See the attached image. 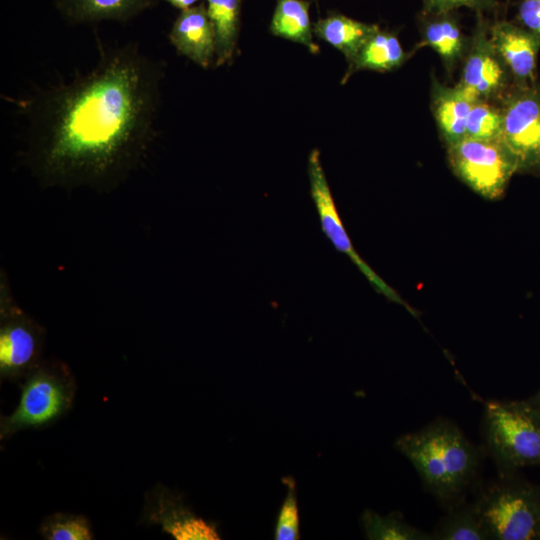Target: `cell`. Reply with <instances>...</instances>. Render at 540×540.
<instances>
[{"instance_id":"cell-19","label":"cell","mask_w":540,"mask_h":540,"mask_svg":"<svg viewBox=\"0 0 540 540\" xmlns=\"http://www.w3.org/2000/svg\"><path fill=\"white\" fill-rule=\"evenodd\" d=\"M216 37L215 66L230 64L238 51L242 0H205Z\"/></svg>"},{"instance_id":"cell-13","label":"cell","mask_w":540,"mask_h":540,"mask_svg":"<svg viewBox=\"0 0 540 540\" xmlns=\"http://www.w3.org/2000/svg\"><path fill=\"white\" fill-rule=\"evenodd\" d=\"M168 38L179 54L198 66H215L216 37L204 3L180 11Z\"/></svg>"},{"instance_id":"cell-15","label":"cell","mask_w":540,"mask_h":540,"mask_svg":"<svg viewBox=\"0 0 540 540\" xmlns=\"http://www.w3.org/2000/svg\"><path fill=\"white\" fill-rule=\"evenodd\" d=\"M153 0H56L61 16L73 24L127 21L151 6Z\"/></svg>"},{"instance_id":"cell-12","label":"cell","mask_w":540,"mask_h":540,"mask_svg":"<svg viewBox=\"0 0 540 540\" xmlns=\"http://www.w3.org/2000/svg\"><path fill=\"white\" fill-rule=\"evenodd\" d=\"M488 33L495 51L514 78L515 85L536 83L540 35L504 20L492 24Z\"/></svg>"},{"instance_id":"cell-3","label":"cell","mask_w":540,"mask_h":540,"mask_svg":"<svg viewBox=\"0 0 540 540\" xmlns=\"http://www.w3.org/2000/svg\"><path fill=\"white\" fill-rule=\"evenodd\" d=\"M482 434L499 475L540 466V408L529 399L486 401Z\"/></svg>"},{"instance_id":"cell-18","label":"cell","mask_w":540,"mask_h":540,"mask_svg":"<svg viewBox=\"0 0 540 540\" xmlns=\"http://www.w3.org/2000/svg\"><path fill=\"white\" fill-rule=\"evenodd\" d=\"M407 59L400 41L391 32L380 28L371 35L355 59L347 66L341 81L344 84L352 74L360 70L387 72L400 67Z\"/></svg>"},{"instance_id":"cell-20","label":"cell","mask_w":540,"mask_h":540,"mask_svg":"<svg viewBox=\"0 0 540 540\" xmlns=\"http://www.w3.org/2000/svg\"><path fill=\"white\" fill-rule=\"evenodd\" d=\"M427 18L423 25L422 45L436 51L446 67L451 69L460 59L465 47V39L455 18L450 13L423 15Z\"/></svg>"},{"instance_id":"cell-27","label":"cell","mask_w":540,"mask_h":540,"mask_svg":"<svg viewBox=\"0 0 540 540\" xmlns=\"http://www.w3.org/2000/svg\"><path fill=\"white\" fill-rule=\"evenodd\" d=\"M517 18L522 27L540 35V0H521Z\"/></svg>"},{"instance_id":"cell-26","label":"cell","mask_w":540,"mask_h":540,"mask_svg":"<svg viewBox=\"0 0 540 540\" xmlns=\"http://www.w3.org/2000/svg\"><path fill=\"white\" fill-rule=\"evenodd\" d=\"M496 6V0H423L422 14L439 15L451 13L461 7L483 12L493 10Z\"/></svg>"},{"instance_id":"cell-6","label":"cell","mask_w":540,"mask_h":540,"mask_svg":"<svg viewBox=\"0 0 540 540\" xmlns=\"http://www.w3.org/2000/svg\"><path fill=\"white\" fill-rule=\"evenodd\" d=\"M45 328L14 298L3 271L0 276V378L20 382L42 360Z\"/></svg>"},{"instance_id":"cell-25","label":"cell","mask_w":540,"mask_h":540,"mask_svg":"<svg viewBox=\"0 0 540 540\" xmlns=\"http://www.w3.org/2000/svg\"><path fill=\"white\" fill-rule=\"evenodd\" d=\"M287 492L280 507L274 530L276 540H297L300 538V517L294 479H283Z\"/></svg>"},{"instance_id":"cell-11","label":"cell","mask_w":540,"mask_h":540,"mask_svg":"<svg viewBox=\"0 0 540 540\" xmlns=\"http://www.w3.org/2000/svg\"><path fill=\"white\" fill-rule=\"evenodd\" d=\"M488 28L481 12H478L471 48L459 83L482 100L504 92L509 73L490 41Z\"/></svg>"},{"instance_id":"cell-29","label":"cell","mask_w":540,"mask_h":540,"mask_svg":"<svg viewBox=\"0 0 540 540\" xmlns=\"http://www.w3.org/2000/svg\"><path fill=\"white\" fill-rule=\"evenodd\" d=\"M529 400L540 408V390L536 394H534Z\"/></svg>"},{"instance_id":"cell-22","label":"cell","mask_w":540,"mask_h":540,"mask_svg":"<svg viewBox=\"0 0 540 540\" xmlns=\"http://www.w3.org/2000/svg\"><path fill=\"white\" fill-rule=\"evenodd\" d=\"M361 523L367 539L370 540H430L431 534L409 524L398 511L382 516L366 509Z\"/></svg>"},{"instance_id":"cell-4","label":"cell","mask_w":540,"mask_h":540,"mask_svg":"<svg viewBox=\"0 0 540 540\" xmlns=\"http://www.w3.org/2000/svg\"><path fill=\"white\" fill-rule=\"evenodd\" d=\"M474 502L489 540L540 539V487L517 473L480 482Z\"/></svg>"},{"instance_id":"cell-8","label":"cell","mask_w":540,"mask_h":540,"mask_svg":"<svg viewBox=\"0 0 540 540\" xmlns=\"http://www.w3.org/2000/svg\"><path fill=\"white\" fill-rule=\"evenodd\" d=\"M448 158L455 174L487 199H497L517 172L499 140L463 138L448 145Z\"/></svg>"},{"instance_id":"cell-28","label":"cell","mask_w":540,"mask_h":540,"mask_svg":"<svg viewBox=\"0 0 540 540\" xmlns=\"http://www.w3.org/2000/svg\"><path fill=\"white\" fill-rule=\"evenodd\" d=\"M165 1L171 4L172 6L180 9V11H182V10L189 9L197 5V3L200 0H165Z\"/></svg>"},{"instance_id":"cell-9","label":"cell","mask_w":540,"mask_h":540,"mask_svg":"<svg viewBox=\"0 0 540 540\" xmlns=\"http://www.w3.org/2000/svg\"><path fill=\"white\" fill-rule=\"evenodd\" d=\"M307 173L310 194L325 236L339 252L350 258L378 293L382 294L389 301L402 305L410 314L417 318V311L402 299L399 293L387 284L354 249L337 211L318 149H313L308 156Z\"/></svg>"},{"instance_id":"cell-2","label":"cell","mask_w":540,"mask_h":540,"mask_svg":"<svg viewBox=\"0 0 540 540\" xmlns=\"http://www.w3.org/2000/svg\"><path fill=\"white\" fill-rule=\"evenodd\" d=\"M395 447L416 469L425 490L448 510L480 484L483 452L446 418L401 435Z\"/></svg>"},{"instance_id":"cell-21","label":"cell","mask_w":540,"mask_h":540,"mask_svg":"<svg viewBox=\"0 0 540 540\" xmlns=\"http://www.w3.org/2000/svg\"><path fill=\"white\" fill-rule=\"evenodd\" d=\"M430 534L432 540H489L474 500L448 510Z\"/></svg>"},{"instance_id":"cell-7","label":"cell","mask_w":540,"mask_h":540,"mask_svg":"<svg viewBox=\"0 0 540 540\" xmlns=\"http://www.w3.org/2000/svg\"><path fill=\"white\" fill-rule=\"evenodd\" d=\"M499 141L517 172L540 176V86L515 85L502 99Z\"/></svg>"},{"instance_id":"cell-16","label":"cell","mask_w":540,"mask_h":540,"mask_svg":"<svg viewBox=\"0 0 540 540\" xmlns=\"http://www.w3.org/2000/svg\"><path fill=\"white\" fill-rule=\"evenodd\" d=\"M378 29L376 24L364 23L337 12H331L313 24L314 35L340 51L348 65Z\"/></svg>"},{"instance_id":"cell-10","label":"cell","mask_w":540,"mask_h":540,"mask_svg":"<svg viewBox=\"0 0 540 540\" xmlns=\"http://www.w3.org/2000/svg\"><path fill=\"white\" fill-rule=\"evenodd\" d=\"M141 522L157 524L176 540H219L217 527L198 517L181 495L158 483L146 492Z\"/></svg>"},{"instance_id":"cell-24","label":"cell","mask_w":540,"mask_h":540,"mask_svg":"<svg viewBox=\"0 0 540 540\" xmlns=\"http://www.w3.org/2000/svg\"><path fill=\"white\" fill-rule=\"evenodd\" d=\"M502 114L498 107L478 99L472 105L466 124L465 137L477 140H499Z\"/></svg>"},{"instance_id":"cell-1","label":"cell","mask_w":540,"mask_h":540,"mask_svg":"<svg viewBox=\"0 0 540 540\" xmlns=\"http://www.w3.org/2000/svg\"><path fill=\"white\" fill-rule=\"evenodd\" d=\"M163 78L138 44L102 51L92 69L25 106L22 164L43 188L117 189L153 143Z\"/></svg>"},{"instance_id":"cell-5","label":"cell","mask_w":540,"mask_h":540,"mask_svg":"<svg viewBox=\"0 0 540 540\" xmlns=\"http://www.w3.org/2000/svg\"><path fill=\"white\" fill-rule=\"evenodd\" d=\"M16 409L0 420V439L18 431L49 426L72 407L77 385L70 368L57 359H43L20 381Z\"/></svg>"},{"instance_id":"cell-14","label":"cell","mask_w":540,"mask_h":540,"mask_svg":"<svg viewBox=\"0 0 540 540\" xmlns=\"http://www.w3.org/2000/svg\"><path fill=\"white\" fill-rule=\"evenodd\" d=\"M478 100L460 84L434 85L432 108L441 134L448 145L465 138L468 115Z\"/></svg>"},{"instance_id":"cell-23","label":"cell","mask_w":540,"mask_h":540,"mask_svg":"<svg viewBox=\"0 0 540 540\" xmlns=\"http://www.w3.org/2000/svg\"><path fill=\"white\" fill-rule=\"evenodd\" d=\"M39 532L46 540H91L94 539L91 524L83 515L54 513L45 517Z\"/></svg>"},{"instance_id":"cell-17","label":"cell","mask_w":540,"mask_h":540,"mask_svg":"<svg viewBox=\"0 0 540 540\" xmlns=\"http://www.w3.org/2000/svg\"><path fill=\"white\" fill-rule=\"evenodd\" d=\"M310 4V0H276L269 31L276 37L303 45L312 54H318L320 47L314 41Z\"/></svg>"}]
</instances>
